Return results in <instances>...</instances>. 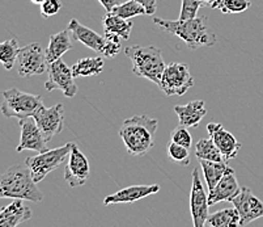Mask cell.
<instances>
[{
  "mask_svg": "<svg viewBox=\"0 0 263 227\" xmlns=\"http://www.w3.org/2000/svg\"><path fill=\"white\" fill-rule=\"evenodd\" d=\"M236 172L232 173H227L221 180L215 185L212 190L209 193V204L210 206L217 204L220 201L232 202L233 198L237 197L241 192V186L238 184L237 179H236Z\"/></svg>",
  "mask_w": 263,
  "mask_h": 227,
  "instance_id": "cell-17",
  "label": "cell"
},
{
  "mask_svg": "<svg viewBox=\"0 0 263 227\" xmlns=\"http://www.w3.org/2000/svg\"><path fill=\"white\" fill-rule=\"evenodd\" d=\"M75 143L68 142L64 146H61L58 149L47 150L45 152H40L35 156H29L25 159V164L30 169L32 178L35 183L44 180L50 172L55 171L57 168L68 159L71 150Z\"/></svg>",
  "mask_w": 263,
  "mask_h": 227,
  "instance_id": "cell-6",
  "label": "cell"
},
{
  "mask_svg": "<svg viewBox=\"0 0 263 227\" xmlns=\"http://www.w3.org/2000/svg\"><path fill=\"white\" fill-rule=\"evenodd\" d=\"M166 149H168V155L174 162H177V163H179L183 167L190 164V154H189V150L190 149H186L183 146L172 142V141L171 143H168Z\"/></svg>",
  "mask_w": 263,
  "mask_h": 227,
  "instance_id": "cell-30",
  "label": "cell"
},
{
  "mask_svg": "<svg viewBox=\"0 0 263 227\" xmlns=\"http://www.w3.org/2000/svg\"><path fill=\"white\" fill-rule=\"evenodd\" d=\"M233 206L240 214V226L243 227L250 222L263 217V202L249 188H241L240 195L232 200Z\"/></svg>",
  "mask_w": 263,
  "mask_h": 227,
  "instance_id": "cell-14",
  "label": "cell"
},
{
  "mask_svg": "<svg viewBox=\"0 0 263 227\" xmlns=\"http://www.w3.org/2000/svg\"><path fill=\"white\" fill-rule=\"evenodd\" d=\"M160 190V185L157 184H151V185H133L123 188L117 193L109 195L105 197L104 205L111 204H131V202L139 201L142 198L152 196Z\"/></svg>",
  "mask_w": 263,
  "mask_h": 227,
  "instance_id": "cell-16",
  "label": "cell"
},
{
  "mask_svg": "<svg viewBox=\"0 0 263 227\" xmlns=\"http://www.w3.org/2000/svg\"><path fill=\"white\" fill-rule=\"evenodd\" d=\"M90 176L89 160L83 154L78 146L73 145L68 159H67L66 169H64V180L71 188L84 185Z\"/></svg>",
  "mask_w": 263,
  "mask_h": 227,
  "instance_id": "cell-12",
  "label": "cell"
},
{
  "mask_svg": "<svg viewBox=\"0 0 263 227\" xmlns=\"http://www.w3.org/2000/svg\"><path fill=\"white\" fill-rule=\"evenodd\" d=\"M199 164L203 169V175H204L205 183L209 186V192L215 188L217 183L221 180V178L227 175V173H232L234 172L233 168L227 164V162H214V160H205V159H198Z\"/></svg>",
  "mask_w": 263,
  "mask_h": 227,
  "instance_id": "cell-23",
  "label": "cell"
},
{
  "mask_svg": "<svg viewBox=\"0 0 263 227\" xmlns=\"http://www.w3.org/2000/svg\"><path fill=\"white\" fill-rule=\"evenodd\" d=\"M104 58L102 57H88L81 58L72 66V74L76 78L80 76L100 75L104 70Z\"/></svg>",
  "mask_w": 263,
  "mask_h": 227,
  "instance_id": "cell-24",
  "label": "cell"
},
{
  "mask_svg": "<svg viewBox=\"0 0 263 227\" xmlns=\"http://www.w3.org/2000/svg\"><path fill=\"white\" fill-rule=\"evenodd\" d=\"M207 131H209L210 138L217 146L221 155H223L224 162L228 163L231 159H234L237 156L238 151L241 150L242 145L236 139L231 131L226 130L224 126L219 123H210L207 125Z\"/></svg>",
  "mask_w": 263,
  "mask_h": 227,
  "instance_id": "cell-15",
  "label": "cell"
},
{
  "mask_svg": "<svg viewBox=\"0 0 263 227\" xmlns=\"http://www.w3.org/2000/svg\"><path fill=\"white\" fill-rule=\"evenodd\" d=\"M174 112L178 116L179 125L186 128H198L200 121L207 114L203 100H194L186 105H176Z\"/></svg>",
  "mask_w": 263,
  "mask_h": 227,
  "instance_id": "cell-21",
  "label": "cell"
},
{
  "mask_svg": "<svg viewBox=\"0 0 263 227\" xmlns=\"http://www.w3.org/2000/svg\"><path fill=\"white\" fill-rule=\"evenodd\" d=\"M102 25H104L105 38L121 41V40H128L133 30V21L123 19L121 16L114 15L113 12H106L102 16Z\"/></svg>",
  "mask_w": 263,
  "mask_h": 227,
  "instance_id": "cell-18",
  "label": "cell"
},
{
  "mask_svg": "<svg viewBox=\"0 0 263 227\" xmlns=\"http://www.w3.org/2000/svg\"><path fill=\"white\" fill-rule=\"evenodd\" d=\"M62 6H63L62 0H45L44 3L41 4V15L44 19L52 18V16L58 15Z\"/></svg>",
  "mask_w": 263,
  "mask_h": 227,
  "instance_id": "cell-33",
  "label": "cell"
},
{
  "mask_svg": "<svg viewBox=\"0 0 263 227\" xmlns=\"http://www.w3.org/2000/svg\"><path fill=\"white\" fill-rule=\"evenodd\" d=\"M194 85L187 64L171 63L165 67L159 87L166 96H182Z\"/></svg>",
  "mask_w": 263,
  "mask_h": 227,
  "instance_id": "cell-7",
  "label": "cell"
},
{
  "mask_svg": "<svg viewBox=\"0 0 263 227\" xmlns=\"http://www.w3.org/2000/svg\"><path fill=\"white\" fill-rule=\"evenodd\" d=\"M171 141L174 143H178V145L183 146L186 149H191V145H193V137L189 133L187 128L182 125H178L171 134Z\"/></svg>",
  "mask_w": 263,
  "mask_h": 227,
  "instance_id": "cell-31",
  "label": "cell"
},
{
  "mask_svg": "<svg viewBox=\"0 0 263 227\" xmlns=\"http://www.w3.org/2000/svg\"><path fill=\"white\" fill-rule=\"evenodd\" d=\"M38 128L41 129L42 134L45 135L47 142L52 139L57 134L63 130L64 123V108L62 104H57L51 108H46L45 105H41L40 108L33 114Z\"/></svg>",
  "mask_w": 263,
  "mask_h": 227,
  "instance_id": "cell-11",
  "label": "cell"
},
{
  "mask_svg": "<svg viewBox=\"0 0 263 227\" xmlns=\"http://www.w3.org/2000/svg\"><path fill=\"white\" fill-rule=\"evenodd\" d=\"M252 6V0H220L216 9L223 13H241Z\"/></svg>",
  "mask_w": 263,
  "mask_h": 227,
  "instance_id": "cell-29",
  "label": "cell"
},
{
  "mask_svg": "<svg viewBox=\"0 0 263 227\" xmlns=\"http://www.w3.org/2000/svg\"><path fill=\"white\" fill-rule=\"evenodd\" d=\"M111 12H113L114 15L121 16V18L127 19V20H130L131 18H135V16L147 15L144 7L140 3H138V2H135V0H128L126 3L118 4L117 7H114Z\"/></svg>",
  "mask_w": 263,
  "mask_h": 227,
  "instance_id": "cell-28",
  "label": "cell"
},
{
  "mask_svg": "<svg viewBox=\"0 0 263 227\" xmlns=\"http://www.w3.org/2000/svg\"><path fill=\"white\" fill-rule=\"evenodd\" d=\"M126 56L133 63V73L139 78L151 80L156 85H160L161 76L164 74L165 64L161 49L156 46H140L133 45L124 49Z\"/></svg>",
  "mask_w": 263,
  "mask_h": 227,
  "instance_id": "cell-4",
  "label": "cell"
},
{
  "mask_svg": "<svg viewBox=\"0 0 263 227\" xmlns=\"http://www.w3.org/2000/svg\"><path fill=\"white\" fill-rule=\"evenodd\" d=\"M202 7H207V8H212L216 9L217 4H219L220 0H199Z\"/></svg>",
  "mask_w": 263,
  "mask_h": 227,
  "instance_id": "cell-37",
  "label": "cell"
},
{
  "mask_svg": "<svg viewBox=\"0 0 263 227\" xmlns=\"http://www.w3.org/2000/svg\"><path fill=\"white\" fill-rule=\"evenodd\" d=\"M209 195L205 193L204 185L200 180L198 168L193 171V183L190 192V213L193 218L194 227L205 226V221L209 218Z\"/></svg>",
  "mask_w": 263,
  "mask_h": 227,
  "instance_id": "cell-10",
  "label": "cell"
},
{
  "mask_svg": "<svg viewBox=\"0 0 263 227\" xmlns=\"http://www.w3.org/2000/svg\"><path fill=\"white\" fill-rule=\"evenodd\" d=\"M20 142L16 147V151L23 152L25 150H32L37 152H45L49 150L47 147V141L45 135L42 134L41 129L38 128L37 123L33 117H26L20 119Z\"/></svg>",
  "mask_w": 263,
  "mask_h": 227,
  "instance_id": "cell-13",
  "label": "cell"
},
{
  "mask_svg": "<svg viewBox=\"0 0 263 227\" xmlns=\"http://www.w3.org/2000/svg\"><path fill=\"white\" fill-rule=\"evenodd\" d=\"M99 2L101 3V6L104 7L106 12H111L114 9V7L122 3V0H99Z\"/></svg>",
  "mask_w": 263,
  "mask_h": 227,
  "instance_id": "cell-36",
  "label": "cell"
},
{
  "mask_svg": "<svg viewBox=\"0 0 263 227\" xmlns=\"http://www.w3.org/2000/svg\"><path fill=\"white\" fill-rule=\"evenodd\" d=\"M70 33L71 30L67 28V29L62 30V32L50 36L49 45L45 49L46 59L49 63H52V62L61 59L68 50L72 49V41H71Z\"/></svg>",
  "mask_w": 263,
  "mask_h": 227,
  "instance_id": "cell-22",
  "label": "cell"
},
{
  "mask_svg": "<svg viewBox=\"0 0 263 227\" xmlns=\"http://www.w3.org/2000/svg\"><path fill=\"white\" fill-rule=\"evenodd\" d=\"M47 80L45 83L46 91L59 90L66 97H75L78 93V85L75 83V76L72 74V67H68L62 59L49 63L47 67Z\"/></svg>",
  "mask_w": 263,
  "mask_h": 227,
  "instance_id": "cell-9",
  "label": "cell"
},
{
  "mask_svg": "<svg viewBox=\"0 0 263 227\" xmlns=\"http://www.w3.org/2000/svg\"><path fill=\"white\" fill-rule=\"evenodd\" d=\"M154 23L162 32L171 33L181 38L191 50L210 47L216 44V34L210 29L207 16L189 19V20L178 19L176 21L154 18Z\"/></svg>",
  "mask_w": 263,
  "mask_h": 227,
  "instance_id": "cell-1",
  "label": "cell"
},
{
  "mask_svg": "<svg viewBox=\"0 0 263 227\" xmlns=\"http://www.w3.org/2000/svg\"><path fill=\"white\" fill-rule=\"evenodd\" d=\"M30 2H32L33 4H40V6H41V4L44 3L45 0H30Z\"/></svg>",
  "mask_w": 263,
  "mask_h": 227,
  "instance_id": "cell-38",
  "label": "cell"
},
{
  "mask_svg": "<svg viewBox=\"0 0 263 227\" xmlns=\"http://www.w3.org/2000/svg\"><path fill=\"white\" fill-rule=\"evenodd\" d=\"M16 63H17V73L21 78L42 75L49 67L46 53L38 42L20 47Z\"/></svg>",
  "mask_w": 263,
  "mask_h": 227,
  "instance_id": "cell-8",
  "label": "cell"
},
{
  "mask_svg": "<svg viewBox=\"0 0 263 227\" xmlns=\"http://www.w3.org/2000/svg\"><path fill=\"white\" fill-rule=\"evenodd\" d=\"M195 156L198 159L214 160V162H223L224 160L223 155L211 138L198 141L195 145Z\"/></svg>",
  "mask_w": 263,
  "mask_h": 227,
  "instance_id": "cell-27",
  "label": "cell"
},
{
  "mask_svg": "<svg viewBox=\"0 0 263 227\" xmlns=\"http://www.w3.org/2000/svg\"><path fill=\"white\" fill-rule=\"evenodd\" d=\"M2 96L3 102L0 105V112L6 118L23 119L26 117H33L41 105H44L40 95L23 92L17 88L2 91Z\"/></svg>",
  "mask_w": 263,
  "mask_h": 227,
  "instance_id": "cell-5",
  "label": "cell"
},
{
  "mask_svg": "<svg viewBox=\"0 0 263 227\" xmlns=\"http://www.w3.org/2000/svg\"><path fill=\"white\" fill-rule=\"evenodd\" d=\"M32 209L24 204V200L16 198L0 210V227H16L32 218Z\"/></svg>",
  "mask_w": 263,
  "mask_h": 227,
  "instance_id": "cell-19",
  "label": "cell"
},
{
  "mask_svg": "<svg viewBox=\"0 0 263 227\" xmlns=\"http://www.w3.org/2000/svg\"><path fill=\"white\" fill-rule=\"evenodd\" d=\"M159 123L157 119L145 116H134L124 119L119 129V137L127 152L133 156H143L155 146V137Z\"/></svg>",
  "mask_w": 263,
  "mask_h": 227,
  "instance_id": "cell-2",
  "label": "cell"
},
{
  "mask_svg": "<svg viewBox=\"0 0 263 227\" xmlns=\"http://www.w3.org/2000/svg\"><path fill=\"white\" fill-rule=\"evenodd\" d=\"M68 29L72 33V38L75 41L80 42V44L92 49L93 51H97L101 54L105 44H106V38L100 36L99 33H96L95 30L84 26L83 24L79 23L78 20H75V19H72L68 23Z\"/></svg>",
  "mask_w": 263,
  "mask_h": 227,
  "instance_id": "cell-20",
  "label": "cell"
},
{
  "mask_svg": "<svg viewBox=\"0 0 263 227\" xmlns=\"http://www.w3.org/2000/svg\"><path fill=\"white\" fill-rule=\"evenodd\" d=\"M122 49L121 41H114V40H107L106 44H105L104 50H102L101 56L106 57V58H111V57H116Z\"/></svg>",
  "mask_w": 263,
  "mask_h": 227,
  "instance_id": "cell-34",
  "label": "cell"
},
{
  "mask_svg": "<svg viewBox=\"0 0 263 227\" xmlns=\"http://www.w3.org/2000/svg\"><path fill=\"white\" fill-rule=\"evenodd\" d=\"M205 226L210 227H236L240 226V214L236 207L217 210L209 216Z\"/></svg>",
  "mask_w": 263,
  "mask_h": 227,
  "instance_id": "cell-25",
  "label": "cell"
},
{
  "mask_svg": "<svg viewBox=\"0 0 263 227\" xmlns=\"http://www.w3.org/2000/svg\"><path fill=\"white\" fill-rule=\"evenodd\" d=\"M0 198H20L24 201L41 202L44 195L33 180L26 164H15L0 173Z\"/></svg>",
  "mask_w": 263,
  "mask_h": 227,
  "instance_id": "cell-3",
  "label": "cell"
},
{
  "mask_svg": "<svg viewBox=\"0 0 263 227\" xmlns=\"http://www.w3.org/2000/svg\"><path fill=\"white\" fill-rule=\"evenodd\" d=\"M20 46L16 38H9L0 42V63L3 64L4 70L11 71L17 61Z\"/></svg>",
  "mask_w": 263,
  "mask_h": 227,
  "instance_id": "cell-26",
  "label": "cell"
},
{
  "mask_svg": "<svg viewBox=\"0 0 263 227\" xmlns=\"http://www.w3.org/2000/svg\"><path fill=\"white\" fill-rule=\"evenodd\" d=\"M138 3L142 4L145 8V13L148 16H154L157 9V0H135Z\"/></svg>",
  "mask_w": 263,
  "mask_h": 227,
  "instance_id": "cell-35",
  "label": "cell"
},
{
  "mask_svg": "<svg viewBox=\"0 0 263 227\" xmlns=\"http://www.w3.org/2000/svg\"><path fill=\"white\" fill-rule=\"evenodd\" d=\"M202 8L199 0H182L181 12H179V20H189V19L197 18V13Z\"/></svg>",
  "mask_w": 263,
  "mask_h": 227,
  "instance_id": "cell-32",
  "label": "cell"
}]
</instances>
